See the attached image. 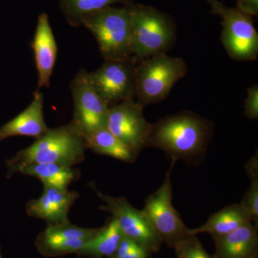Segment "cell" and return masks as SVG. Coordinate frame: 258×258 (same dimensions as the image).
<instances>
[{"instance_id":"6da1fadb","label":"cell","mask_w":258,"mask_h":258,"mask_svg":"<svg viewBox=\"0 0 258 258\" xmlns=\"http://www.w3.org/2000/svg\"><path fill=\"white\" fill-rule=\"evenodd\" d=\"M212 130L210 120L184 111L151 124L145 147L160 149L174 162L187 161L203 155L210 143Z\"/></svg>"},{"instance_id":"7a4b0ae2","label":"cell","mask_w":258,"mask_h":258,"mask_svg":"<svg viewBox=\"0 0 258 258\" xmlns=\"http://www.w3.org/2000/svg\"><path fill=\"white\" fill-rule=\"evenodd\" d=\"M84 137L72 122L49 128L30 147L19 151L6 161L8 175L18 173L21 168L32 164L52 163L73 167L85 159Z\"/></svg>"},{"instance_id":"3957f363","label":"cell","mask_w":258,"mask_h":258,"mask_svg":"<svg viewBox=\"0 0 258 258\" xmlns=\"http://www.w3.org/2000/svg\"><path fill=\"white\" fill-rule=\"evenodd\" d=\"M131 17V52L138 62L174 47L176 29L170 15L154 7L132 3Z\"/></svg>"},{"instance_id":"277c9868","label":"cell","mask_w":258,"mask_h":258,"mask_svg":"<svg viewBox=\"0 0 258 258\" xmlns=\"http://www.w3.org/2000/svg\"><path fill=\"white\" fill-rule=\"evenodd\" d=\"M187 72L184 59L166 53L139 61L135 71L136 101L144 108L162 101Z\"/></svg>"},{"instance_id":"5b68a950","label":"cell","mask_w":258,"mask_h":258,"mask_svg":"<svg viewBox=\"0 0 258 258\" xmlns=\"http://www.w3.org/2000/svg\"><path fill=\"white\" fill-rule=\"evenodd\" d=\"M131 4L108 7L83 19L81 26L89 30L96 38L104 60H120L132 56Z\"/></svg>"},{"instance_id":"8992f818","label":"cell","mask_w":258,"mask_h":258,"mask_svg":"<svg viewBox=\"0 0 258 258\" xmlns=\"http://www.w3.org/2000/svg\"><path fill=\"white\" fill-rule=\"evenodd\" d=\"M212 14L222 19L220 40L231 58L237 61H252L258 55V33L252 17L237 8L225 6L218 0H205Z\"/></svg>"},{"instance_id":"52a82bcc","label":"cell","mask_w":258,"mask_h":258,"mask_svg":"<svg viewBox=\"0 0 258 258\" xmlns=\"http://www.w3.org/2000/svg\"><path fill=\"white\" fill-rule=\"evenodd\" d=\"M174 164L175 162L171 161L164 182L148 197L142 210L162 243L164 242L171 248L191 236L189 229L184 225L173 206L171 175Z\"/></svg>"},{"instance_id":"ba28073f","label":"cell","mask_w":258,"mask_h":258,"mask_svg":"<svg viewBox=\"0 0 258 258\" xmlns=\"http://www.w3.org/2000/svg\"><path fill=\"white\" fill-rule=\"evenodd\" d=\"M138 61L133 56L105 60L98 69L88 72L90 82L103 101L112 107L135 98V71Z\"/></svg>"},{"instance_id":"9c48e42d","label":"cell","mask_w":258,"mask_h":258,"mask_svg":"<svg viewBox=\"0 0 258 258\" xmlns=\"http://www.w3.org/2000/svg\"><path fill=\"white\" fill-rule=\"evenodd\" d=\"M74 100V118L71 120L83 137L107 128L109 107L93 87L88 72L81 69L70 84Z\"/></svg>"},{"instance_id":"30bf717a","label":"cell","mask_w":258,"mask_h":258,"mask_svg":"<svg viewBox=\"0 0 258 258\" xmlns=\"http://www.w3.org/2000/svg\"><path fill=\"white\" fill-rule=\"evenodd\" d=\"M105 205L100 209L110 212L123 235L132 239L152 253L159 252L162 242L142 210L134 208L126 199L114 198L96 190Z\"/></svg>"},{"instance_id":"8fae6325","label":"cell","mask_w":258,"mask_h":258,"mask_svg":"<svg viewBox=\"0 0 258 258\" xmlns=\"http://www.w3.org/2000/svg\"><path fill=\"white\" fill-rule=\"evenodd\" d=\"M144 107L129 98L110 107L107 128L139 154L145 147L151 123L144 115Z\"/></svg>"},{"instance_id":"7c38bea8","label":"cell","mask_w":258,"mask_h":258,"mask_svg":"<svg viewBox=\"0 0 258 258\" xmlns=\"http://www.w3.org/2000/svg\"><path fill=\"white\" fill-rule=\"evenodd\" d=\"M78 198V194L68 189L45 186L40 198L30 200L26 206L30 216L42 219L48 225L69 222L70 209Z\"/></svg>"},{"instance_id":"4fadbf2b","label":"cell","mask_w":258,"mask_h":258,"mask_svg":"<svg viewBox=\"0 0 258 258\" xmlns=\"http://www.w3.org/2000/svg\"><path fill=\"white\" fill-rule=\"evenodd\" d=\"M32 48L38 73V88H48L57 58V45L46 13H41L37 18Z\"/></svg>"},{"instance_id":"5bb4252c","label":"cell","mask_w":258,"mask_h":258,"mask_svg":"<svg viewBox=\"0 0 258 258\" xmlns=\"http://www.w3.org/2000/svg\"><path fill=\"white\" fill-rule=\"evenodd\" d=\"M43 93L34 91L30 104L20 114L7 122L0 128V142L15 136H25L38 139L49 128L43 115Z\"/></svg>"},{"instance_id":"9a60e30c","label":"cell","mask_w":258,"mask_h":258,"mask_svg":"<svg viewBox=\"0 0 258 258\" xmlns=\"http://www.w3.org/2000/svg\"><path fill=\"white\" fill-rule=\"evenodd\" d=\"M212 238L215 245L214 258H251L257 254V227L252 223Z\"/></svg>"},{"instance_id":"2e32d148","label":"cell","mask_w":258,"mask_h":258,"mask_svg":"<svg viewBox=\"0 0 258 258\" xmlns=\"http://www.w3.org/2000/svg\"><path fill=\"white\" fill-rule=\"evenodd\" d=\"M252 223L250 217L240 204L230 205L212 214L203 225L189 229L190 235L209 233L212 237L227 235L242 226Z\"/></svg>"},{"instance_id":"e0dca14e","label":"cell","mask_w":258,"mask_h":258,"mask_svg":"<svg viewBox=\"0 0 258 258\" xmlns=\"http://www.w3.org/2000/svg\"><path fill=\"white\" fill-rule=\"evenodd\" d=\"M86 147L96 154L114 158L118 160L132 162L138 154L107 128L97 130L85 136Z\"/></svg>"},{"instance_id":"ac0fdd59","label":"cell","mask_w":258,"mask_h":258,"mask_svg":"<svg viewBox=\"0 0 258 258\" xmlns=\"http://www.w3.org/2000/svg\"><path fill=\"white\" fill-rule=\"evenodd\" d=\"M18 173L37 178L45 186L60 189H67L68 186L78 178L76 169L52 163L29 164L21 168Z\"/></svg>"},{"instance_id":"d6986e66","label":"cell","mask_w":258,"mask_h":258,"mask_svg":"<svg viewBox=\"0 0 258 258\" xmlns=\"http://www.w3.org/2000/svg\"><path fill=\"white\" fill-rule=\"evenodd\" d=\"M122 237L121 231L116 222L112 219L77 254L91 258H110L118 248Z\"/></svg>"},{"instance_id":"ffe728a7","label":"cell","mask_w":258,"mask_h":258,"mask_svg":"<svg viewBox=\"0 0 258 258\" xmlns=\"http://www.w3.org/2000/svg\"><path fill=\"white\" fill-rule=\"evenodd\" d=\"M132 0H60V9L70 25L81 26L83 19L115 5H127Z\"/></svg>"},{"instance_id":"44dd1931","label":"cell","mask_w":258,"mask_h":258,"mask_svg":"<svg viewBox=\"0 0 258 258\" xmlns=\"http://www.w3.org/2000/svg\"><path fill=\"white\" fill-rule=\"evenodd\" d=\"M89 240H64L47 237L40 233L35 241V246L42 255L57 257L64 254L76 253L83 248Z\"/></svg>"},{"instance_id":"7402d4cb","label":"cell","mask_w":258,"mask_h":258,"mask_svg":"<svg viewBox=\"0 0 258 258\" xmlns=\"http://www.w3.org/2000/svg\"><path fill=\"white\" fill-rule=\"evenodd\" d=\"M246 171L251 179L249 189L245 193L240 204L242 208L250 217L252 223L258 224V159L254 156L245 166Z\"/></svg>"},{"instance_id":"603a6c76","label":"cell","mask_w":258,"mask_h":258,"mask_svg":"<svg viewBox=\"0 0 258 258\" xmlns=\"http://www.w3.org/2000/svg\"><path fill=\"white\" fill-rule=\"evenodd\" d=\"M173 248L176 258H214L205 250L197 235L189 236Z\"/></svg>"},{"instance_id":"cb8c5ba5","label":"cell","mask_w":258,"mask_h":258,"mask_svg":"<svg viewBox=\"0 0 258 258\" xmlns=\"http://www.w3.org/2000/svg\"><path fill=\"white\" fill-rule=\"evenodd\" d=\"M150 254L143 246L123 235L118 248L110 258H149Z\"/></svg>"},{"instance_id":"d4e9b609","label":"cell","mask_w":258,"mask_h":258,"mask_svg":"<svg viewBox=\"0 0 258 258\" xmlns=\"http://www.w3.org/2000/svg\"><path fill=\"white\" fill-rule=\"evenodd\" d=\"M244 104V114L248 119H258V86L253 85L247 88Z\"/></svg>"},{"instance_id":"484cf974","label":"cell","mask_w":258,"mask_h":258,"mask_svg":"<svg viewBox=\"0 0 258 258\" xmlns=\"http://www.w3.org/2000/svg\"><path fill=\"white\" fill-rule=\"evenodd\" d=\"M236 8L249 16L258 15V0H237Z\"/></svg>"},{"instance_id":"4316f807","label":"cell","mask_w":258,"mask_h":258,"mask_svg":"<svg viewBox=\"0 0 258 258\" xmlns=\"http://www.w3.org/2000/svg\"><path fill=\"white\" fill-rule=\"evenodd\" d=\"M251 258H258L257 254V255L254 256V257H251Z\"/></svg>"},{"instance_id":"83f0119b","label":"cell","mask_w":258,"mask_h":258,"mask_svg":"<svg viewBox=\"0 0 258 258\" xmlns=\"http://www.w3.org/2000/svg\"><path fill=\"white\" fill-rule=\"evenodd\" d=\"M0 258H3V256H2L1 250H0Z\"/></svg>"}]
</instances>
